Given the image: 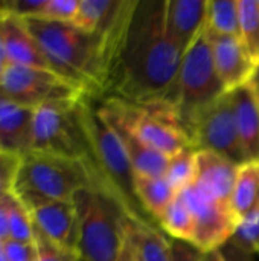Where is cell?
<instances>
[{
  "label": "cell",
  "instance_id": "30",
  "mask_svg": "<svg viewBox=\"0 0 259 261\" xmlns=\"http://www.w3.org/2000/svg\"><path fill=\"white\" fill-rule=\"evenodd\" d=\"M20 158L21 156L0 150V199L8 194H12L17 170L20 165Z\"/></svg>",
  "mask_w": 259,
  "mask_h": 261
},
{
  "label": "cell",
  "instance_id": "18",
  "mask_svg": "<svg viewBox=\"0 0 259 261\" xmlns=\"http://www.w3.org/2000/svg\"><path fill=\"white\" fill-rule=\"evenodd\" d=\"M235 104L240 144L246 162L259 161V107L250 86L231 92Z\"/></svg>",
  "mask_w": 259,
  "mask_h": 261
},
{
  "label": "cell",
  "instance_id": "32",
  "mask_svg": "<svg viewBox=\"0 0 259 261\" xmlns=\"http://www.w3.org/2000/svg\"><path fill=\"white\" fill-rule=\"evenodd\" d=\"M6 260L8 261H35L37 260V248L35 243H23L15 240L3 242Z\"/></svg>",
  "mask_w": 259,
  "mask_h": 261
},
{
  "label": "cell",
  "instance_id": "14",
  "mask_svg": "<svg viewBox=\"0 0 259 261\" xmlns=\"http://www.w3.org/2000/svg\"><path fill=\"white\" fill-rule=\"evenodd\" d=\"M208 17V0H165V34L183 52L203 34Z\"/></svg>",
  "mask_w": 259,
  "mask_h": 261
},
{
  "label": "cell",
  "instance_id": "21",
  "mask_svg": "<svg viewBox=\"0 0 259 261\" xmlns=\"http://www.w3.org/2000/svg\"><path fill=\"white\" fill-rule=\"evenodd\" d=\"M134 193L140 206L157 222V225L163 211L179 194L165 177H148L139 174L134 177Z\"/></svg>",
  "mask_w": 259,
  "mask_h": 261
},
{
  "label": "cell",
  "instance_id": "7",
  "mask_svg": "<svg viewBox=\"0 0 259 261\" xmlns=\"http://www.w3.org/2000/svg\"><path fill=\"white\" fill-rule=\"evenodd\" d=\"M85 98L58 101L38 107L35 110L31 151L95 162L82 121V104Z\"/></svg>",
  "mask_w": 259,
  "mask_h": 261
},
{
  "label": "cell",
  "instance_id": "20",
  "mask_svg": "<svg viewBox=\"0 0 259 261\" xmlns=\"http://www.w3.org/2000/svg\"><path fill=\"white\" fill-rule=\"evenodd\" d=\"M231 208L238 223L259 210V161L247 162L238 168Z\"/></svg>",
  "mask_w": 259,
  "mask_h": 261
},
{
  "label": "cell",
  "instance_id": "16",
  "mask_svg": "<svg viewBox=\"0 0 259 261\" xmlns=\"http://www.w3.org/2000/svg\"><path fill=\"white\" fill-rule=\"evenodd\" d=\"M238 165L208 150H197V170L194 184L215 200L231 205Z\"/></svg>",
  "mask_w": 259,
  "mask_h": 261
},
{
  "label": "cell",
  "instance_id": "22",
  "mask_svg": "<svg viewBox=\"0 0 259 261\" xmlns=\"http://www.w3.org/2000/svg\"><path fill=\"white\" fill-rule=\"evenodd\" d=\"M159 226L171 239L194 243L195 220L182 194H177V197L163 211L159 219Z\"/></svg>",
  "mask_w": 259,
  "mask_h": 261
},
{
  "label": "cell",
  "instance_id": "9",
  "mask_svg": "<svg viewBox=\"0 0 259 261\" xmlns=\"http://www.w3.org/2000/svg\"><path fill=\"white\" fill-rule=\"evenodd\" d=\"M189 139L195 150L214 151L238 167L247 164L240 144L232 93H224L198 113Z\"/></svg>",
  "mask_w": 259,
  "mask_h": 261
},
{
  "label": "cell",
  "instance_id": "33",
  "mask_svg": "<svg viewBox=\"0 0 259 261\" xmlns=\"http://www.w3.org/2000/svg\"><path fill=\"white\" fill-rule=\"evenodd\" d=\"M9 202L11 194L0 199V242L9 240Z\"/></svg>",
  "mask_w": 259,
  "mask_h": 261
},
{
  "label": "cell",
  "instance_id": "17",
  "mask_svg": "<svg viewBox=\"0 0 259 261\" xmlns=\"http://www.w3.org/2000/svg\"><path fill=\"white\" fill-rule=\"evenodd\" d=\"M98 109V107H96ZM99 112V109H98ZM99 115L116 130V133L119 135L128 156L130 161L133 164V168L136 171V174L139 176H148V177H165L166 173V167H168V161L169 158H166L165 154L147 147L125 124H122L121 121L99 112Z\"/></svg>",
  "mask_w": 259,
  "mask_h": 261
},
{
  "label": "cell",
  "instance_id": "12",
  "mask_svg": "<svg viewBox=\"0 0 259 261\" xmlns=\"http://www.w3.org/2000/svg\"><path fill=\"white\" fill-rule=\"evenodd\" d=\"M35 229L50 242L78 252L79 216L75 200H49L29 208Z\"/></svg>",
  "mask_w": 259,
  "mask_h": 261
},
{
  "label": "cell",
  "instance_id": "1",
  "mask_svg": "<svg viewBox=\"0 0 259 261\" xmlns=\"http://www.w3.org/2000/svg\"><path fill=\"white\" fill-rule=\"evenodd\" d=\"M165 2H139L118 58L110 90L134 104L172 106L185 52L165 34Z\"/></svg>",
  "mask_w": 259,
  "mask_h": 261
},
{
  "label": "cell",
  "instance_id": "26",
  "mask_svg": "<svg viewBox=\"0 0 259 261\" xmlns=\"http://www.w3.org/2000/svg\"><path fill=\"white\" fill-rule=\"evenodd\" d=\"M37 229L32 222L31 211L14 196L11 194L9 202V240L35 243Z\"/></svg>",
  "mask_w": 259,
  "mask_h": 261
},
{
  "label": "cell",
  "instance_id": "36",
  "mask_svg": "<svg viewBox=\"0 0 259 261\" xmlns=\"http://www.w3.org/2000/svg\"><path fill=\"white\" fill-rule=\"evenodd\" d=\"M249 86H250V89L253 92V96H255L256 104L259 107V64L256 70H255V73H253V76H252V80H250V83H249Z\"/></svg>",
  "mask_w": 259,
  "mask_h": 261
},
{
  "label": "cell",
  "instance_id": "38",
  "mask_svg": "<svg viewBox=\"0 0 259 261\" xmlns=\"http://www.w3.org/2000/svg\"><path fill=\"white\" fill-rule=\"evenodd\" d=\"M203 261H226L220 249H215V251H209V252H205L203 254Z\"/></svg>",
  "mask_w": 259,
  "mask_h": 261
},
{
  "label": "cell",
  "instance_id": "25",
  "mask_svg": "<svg viewBox=\"0 0 259 261\" xmlns=\"http://www.w3.org/2000/svg\"><path fill=\"white\" fill-rule=\"evenodd\" d=\"M240 38L259 64V0H240Z\"/></svg>",
  "mask_w": 259,
  "mask_h": 261
},
{
  "label": "cell",
  "instance_id": "5",
  "mask_svg": "<svg viewBox=\"0 0 259 261\" xmlns=\"http://www.w3.org/2000/svg\"><path fill=\"white\" fill-rule=\"evenodd\" d=\"M224 93L227 92L217 75L212 47L203 31L183 55L172 98L176 115L188 138L198 113Z\"/></svg>",
  "mask_w": 259,
  "mask_h": 261
},
{
  "label": "cell",
  "instance_id": "13",
  "mask_svg": "<svg viewBox=\"0 0 259 261\" xmlns=\"http://www.w3.org/2000/svg\"><path fill=\"white\" fill-rule=\"evenodd\" d=\"M0 31L8 64L35 67L56 73L40 43L24 24L23 18L0 11Z\"/></svg>",
  "mask_w": 259,
  "mask_h": 261
},
{
  "label": "cell",
  "instance_id": "29",
  "mask_svg": "<svg viewBox=\"0 0 259 261\" xmlns=\"http://www.w3.org/2000/svg\"><path fill=\"white\" fill-rule=\"evenodd\" d=\"M79 0H46L44 8L37 18L56 23H72L76 15Z\"/></svg>",
  "mask_w": 259,
  "mask_h": 261
},
{
  "label": "cell",
  "instance_id": "34",
  "mask_svg": "<svg viewBox=\"0 0 259 261\" xmlns=\"http://www.w3.org/2000/svg\"><path fill=\"white\" fill-rule=\"evenodd\" d=\"M223 257L226 261H253V255L249 252H244L243 249L237 248L234 243L227 242L223 248H220Z\"/></svg>",
  "mask_w": 259,
  "mask_h": 261
},
{
  "label": "cell",
  "instance_id": "40",
  "mask_svg": "<svg viewBox=\"0 0 259 261\" xmlns=\"http://www.w3.org/2000/svg\"><path fill=\"white\" fill-rule=\"evenodd\" d=\"M81 261H82V260H81Z\"/></svg>",
  "mask_w": 259,
  "mask_h": 261
},
{
  "label": "cell",
  "instance_id": "3",
  "mask_svg": "<svg viewBox=\"0 0 259 261\" xmlns=\"http://www.w3.org/2000/svg\"><path fill=\"white\" fill-rule=\"evenodd\" d=\"M79 216L78 254L82 261H118L125 243L124 206L105 187L79 191L73 197Z\"/></svg>",
  "mask_w": 259,
  "mask_h": 261
},
{
  "label": "cell",
  "instance_id": "15",
  "mask_svg": "<svg viewBox=\"0 0 259 261\" xmlns=\"http://www.w3.org/2000/svg\"><path fill=\"white\" fill-rule=\"evenodd\" d=\"M35 110L0 95V150L17 156L32 150Z\"/></svg>",
  "mask_w": 259,
  "mask_h": 261
},
{
  "label": "cell",
  "instance_id": "4",
  "mask_svg": "<svg viewBox=\"0 0 259 261\" xmlns=\"http://www.w3.org/2000/svg\"><path fill=\"white\" fill-rule=\"evenodd\" d=\"M87 98L84 99V104H82V121H84L87 138L92 147L93 159L98 168L101 170L102 176L114 190L128 217L156 225L154 222L148 220L150 216L145 213V210L140 206L136 197V193H134L136 171L133 168L130 156L119 135L99 115L98 109L92 107Z\"/></svg>",
  "mask_w": 259,
  "mask_h": 261
},
{
  "label": "cell",
  "instance_id": "2",
  "mask_svg": "<svg viewBox=\"0 0 259 261\" xmlns=\"http://www.w3.org/2000/svg\"><path fill=\"white\" fill-rule=\"evenodd\" d=\"M93 187L114 193L92 161L29 151L20 158L12 194L29 210L49 200H72L79 191Z\"/></svg>",
  "mask_w": 259,
  "mask_h": 261
},
{
  "label": "cell",
  "instance_id": "10",
  "mask_svg": "<svg viewBox=\"0 0 259 261\" xmlns=\"http://www.w3.org/2000/svg\"><path fill=\"white\" fill-rule=\"evenodd\" d=\"M180 194L186 200L195 220L194 245L203 252L223 248L238 226L231 205L215 200L195 184L189 185Z\"/></svg>",
  "mask_w": 259,
  "mask_h": 261
},
{
  "label": "cell",
  "instance_id": "39",
  "mask_svg": "<svg viewBox=\"0 0 259 261\" xmlns=\"http://www.w3.org/2000/svg\"><path fill=\"white\" fill-rule=\"evenodd\" d=\"M0 261H8L6 260V252H5V245H3V242H0Z\"/></svg>",
  "mask_w": 259,
  "mask_h": 261
},
{
  "label": "cell",
  "instance_id": "24",
  "mask_svg": "<svg viewBox=\"0 0 259 261\" xmlns=\"http://www.w3.org/2000/svg\"><path fill=\"white\" fill-rule=\"evenodd\" d=\"M195 170H197V150L185 148L169 158L165 179L180 194L189 185L194 184Z\"/></svg>",
  "mask_w": 259,
  "mask_h": 261
},
{
  "label": "cell",
  "instance_id": "11",
  "mask_svg": "<svg viewBox=\"0 0 259 261\" xmlns=\"http://www.w3.org/2000/svg\"><path fill=\"white\" fill-rule=\"evenodd\" d=\"M211 43L217 75L227 93L247 86L258 67L240 37L212 34L205 28Z\"/></svg>",
  "mask_w": 259,
  "mask_h": 261
},
{
  "label": "cell",
  "instance_id": "23",
  "mask_svg": "<svg viewBox=\"0 0 259 261\" xmlns=\"http://www.w3.org/2000/svg\"><path fill=\"white\" fill-rule=\"evenodd\" d=\"M206 29L218 35L240 37V0H208Z\"/></svg>",
  "mask_w": 259,
  "mask_h": 261
},
{
  "label": "cell",
  "instance_id": "19",
  "mask_svg": "<svg viewBox=\"0 0 259 261\" xmlns=\"http://www.w3.org/2000/svg\"><path fill=\"white\" fill-rule=\"evenodd\" d=\"M124 236L139 261H169V240L156 225L125 216Z\"/></svg>",
  "mask_w": 259,
  "mask_h": 261
},
{
  "label": "cell",
  "instance_id": "27",
  "mask_svg": "<svg viewBox=\"0 0 259 261\" xmlns=\"http://www.w3.org/2000/svg\"><path fill=\"white\" fill-rule=\"evenodd\" d=\"M229 242L244 252L252 255L259 254V210L238 223Z\"/></svg>",
  "mask_w": 259,
  "mask_h": 261
},
{
  "label": "cell",
  "instance_id": "31",
  "mask_svg": "<svg viewBox=\"0 0 259 261\" xmlns=\"http://www.w3.org/2000/svg\"><path fill=\"white\" fill-rule=\"evenodd\" d=\"M203 254L194 243L177 239L169 240V261H203Z\"/></svg>",
  "mask_w": 259,
  "mask_h": 261
},
{
  "label": "cell",
  "instance_id": "28",
  "mask_svg": "<svg viewBox=\"0 0 259 261\" xmlns=\"http://www.w3.org/2000/svg\"><path fill=\"white\" fill-rule=\"evenodd\" d=\"M35 248H37V260L35 261H81V257L76 251L63 248L37 231L35 236Z\"/></svg>",
  "mask_w": 259,
  "mask_h": 261
},
{
  "label": "cell",
  "instance_id": "37",
  "mask_svg": "<svg viewBox=\"0 0 259 261\" xmlns=\"http://www.w3.org/2000/svg\"><path fill=\"white\" fill-rule=\"evenodd\" d=\"M8 66V61H6V55H5V46H3V38H2V31H0V83H2V76H3V72Z\"/></svg>",
  "mask_w": 259,
  "mask_h": 261
},
{
  "label": "cell",
  "instance_id": "35",
  "mask_svg": "<svg viewBox=\"0 0 259 261\" xmlns=\"http://www.w3.org/2000/svg\"><path fill=\"white\" fill-rule=\"evenodd\" d=\"M118 261H139L136 252L133 251L131 245H130L127 240H125V243H124V246H122V251H121V254H119Z\"/></svg>",
  "mask_w": 259,
  "mask_h": 261
},
{
  "label": "cell",
  "instance_id": "8",
  "mask_svg": "<svg viewBox=\"0 0 259 261\" xmlns=\"http://www.w3.org/2000/svg\"><path fill=\"white\" fill-rule=\"evenodd\" d=\"M0 95L32 109L50 102L90 96L84 89L58 73L14 64H8L3 72Z\"/></svg>",
  "mask_w": 259,
  "mask_h": 261
},
{
  "label": "cell",
  "instance_id": "6",
  "mask_svg": "<svg viewBox=\"0 0 259 261\" xmlns=\"http://www.w3.org/2000/svg\"><path fill=\"white\" fill-rule=\"evenodd\" d=\"M98 109L125 124L147 147L166 158L185 148H194L179 122L176 110L168 104H134L111 95Z\"/></svg>",
  "mask_w": 259,
  "mask_h": 261
}]
</instances>
